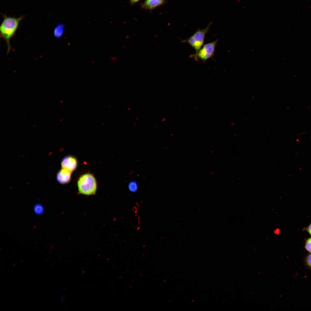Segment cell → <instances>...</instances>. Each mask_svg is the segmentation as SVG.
<instances>
[{
  "mask_svg": "<svg viewBox=\"0 0 311 311\" xmlns=\"http://www.w3.org/2000/svg\"><path fill=\"white\" fill-rule=\"evenodd\" d=\"M3 20L0 26L1 37L5 41L7 46V53L11 49L10 43L11 39L15 35L20 22L24 18V16L16 18L2 14Z\"/></svg>",
  "mask_w": 311,
  "mask_h": 311,
  "instance_id": "obj_1",
  "label": "cell"
},
{
  "mask_svg": "<svg viewBox=\"0 0 311 311\" xmlns=\"http://www.w3.org/2000/svg\"><path fill=\"white\" fill-rule=\"evenodd\" d=\"M77 186L78 194L86 196L94 195L97 189L96 179L90 173L81 175L77 181Z\"/></svg>",
  "mask_w": 311,
  "mask_h": 311,
  "instance_id": "obj_2",
  "label": "cell"
},
{
  "mask_svg": "<svg viewBox=\"0 0 311 311\" xmlns=\"http://www.w3.org/2000/svg\"><path fill=\"white\" fill-rule=\"evenodd\" d=\"M212 23H210L204 29H198L191 36L183 40L181 42L187 43L197 52L203 45L205 37L208 32L210 27Z\"/></svg>",
  "mask_w": 311,
  "mask_h": 311,
  "instance_id": "obj_3",
  "label": "cell"
},
{
  "mask_svg": "<svg viewBox=\"0 0 311 311\" xmlns=\"http://www.w3.org/2000/svg\"><path fill=\"white\" fill-rule=\"evenodd\" d=\"M218 41L217 39L204 44L197 52L190 55L189 57L194 58L196 61H198L200 59L204 62H205L214 55Z\"/></svg>",
  "mask_w": 311,
  "mask_h": 311,
  "instance_id": "obj_4",
  "label": "cell"
},
{
  "mask_svg": "<svg viewBox=\"0 0 311 311\" xmlns=\"http://www.w3.org/2000/svg\"><path fill=\"white\" fill-rule=\"evenodd\" d=\"M61 165L62 168L66 169L72 172L77 168V161L75 157L71 156H68L62 159Z\"/></svg>",
  "mask_w": 311,
  "mask_h": 311,
  "instance_id": "obj_5",
  "label": "cell"
},
{
  "mask_svg": "<svg viewBox=\"0 0 311 311\" xmlns=\"http://www.w3.org/2000/svg\"><path fill=\"white\" fill-rule=\"evenodd\" d=\"M71 173L66 169L62 168L57 173L56 178L57 181L63 184L68 183L71 179Z\"/></svg>",
  "mask_w": 311,
  "mask_h": 311,
  "instance_id": "obj_6",
  "label": "cell"
},
{
  "mask_svg": "<svg viewBox=\"0 0 311 311\" xmlns=\"http://www.w3.org/2000/svg\"><path fill=\"white\" fill-rule=\"evenodd\" d=\"M164 0H146L143 7L146 9H152L163 3Z\"/></svg>",
  "mask_w": 311,
  "mask_h": 311,
  "instance_id": "obj_7",
  "label": "cell"
},
{
  "mask_svg": "<svg viewBox=\"0 0 311 311\" xmlns=\"http://www.w3.org/2000/svg\"><path fill=\"white\" fill-rule=\"evenodd\" d=\"M65 25L62 24H58L55 27L53 34L54 37L56 39H60L62 37L65 30Z\"/></svg>",
  "mask_w": 311,
  "mask_h": 311,
  "instance_id": "obj_8",
  "label": "cell"
},
{
  "mask_svg": "<svg viewBox=\"0 0 311 311\" xmlns=\"http://www.w3.org/2000/svg\"><path fill=\"white\" fill-rule=\"evenodd\" d=\"M33 210L36 214L39 215H41L43 213L44 208L42 205L40 203H37L34 205Z\"/></svg>",
  "mask_w": 311,
  "mask_h": 311,
  "instance_id": "obj_9",
  "label": "cell"
},
{
  "mask_svg": "<svg viewBox=\"0 0 311 311\" xmlns=\"http://www.w3.org/2000/svg\"><path fill=\"white\" fill-rule=\"evenodd\" d=\"M128 187L129 191L132 193L136 192L138 189V185L137 183L134 181L130 182L128 184Z\"/></svg>",
  "mask_w": 311,
  "mask_h": 311,
  "instance_id": "obj_10",
  "label": "cell"
},
{
  "mask_svg": "<svg viewBox=\"0 0 311 311\" xmlns=\"http://www.w3.org/2000/svg\"><path fill=\"white\" fill-rule=\"evenodd\" d=\"M305 263L306 266L311 269V254L308 255L305 259Z\"/></svg>",
  "mask_w": 311,
  "mask_h": 311,
  "instance_id": "obj_11",
  "label": "cell"
},
{
  "mask_svg": "<svg viewBox=\"0 0 311 311\" xmlns=\"http://www.w3.org/2000/svg\"><path fill=\"white\" fill-rule=\"evenodd\" d=\"M305 247L306 250L311 253V238L306 240Z\"/></svg>",
  "mask_w": 311,
  "mask_h": 311,
  "instance_id": "obj_12",
  "label": "cell"
},
{
  "mask_svg": "<svg viewBox=\"0 0 311 311\" xmlns=\"http://www.w3.org/2000/svg\"><path fill=\"white\" fill-rule=\"evenodd\" d=\"M307 231L311 235V223L307 228Z\"/></svg>",
  "mask_w": 311,
  "mask_h": 311,
  "instance_id": "obj_13",
  "label": "cell"
},
{
  "mask_svg": "<svg viewBox=\"0 0 311 311\" xmlns=\"http://www.w3.org/2000/svg\"><path fill=\"white\" fill-rule=\"evenodd\" d=\"M140 0H130L131 3H134Z\"/></svg>",
  "mask_w": 311,
  "mask_h": 311,
  "instance_id": "obj_14",
  "label": "cell"
}]
</instances>
